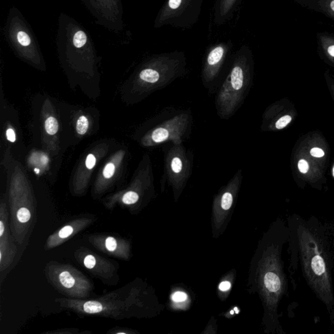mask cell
Segmentation results:
<instances>
[{"label":"cell","mask_w":334,"mask_h":334,"mask_svg":"<svg viewBox=\"0 0 334 334\" xmlns=\"http://www.w3.org/2000/svg\"><path fill=\"white\" fill-rule=\"evenodd\" d=\"M139 294L137 287L129 283L99 297L86 299L57 297L55 302L61 310L77 315L120 320L135 315L136 310L140 308Z\"/></svg>","instance_id":"1"},{"label":"cell","mask_w":334,"mask_h":334,"mask_svg":"<svg viewBox=\"0 0 334 334\" xmlns=\"http://www.w3.org/2000/svg\"><path fill=\"white\" fill-rule=\"evenodd\" d=\"M253 63L250 52L241 50L227 76L217 90L215 107L220 119L228 120L239 111L252 86Z\"/></svg>","instance_id":"2"},{"label":"cell","mask_w":334,"mask_h":334,"mask_svg":"<svg viewBox=\"0 0 334 334\" xmlns=\"http://www.w3.org/2000/svg\"><path fill=\"white\" fill-rule=\"evenodd\" d=\"M193 126L191 109L167 107L151 122L144 137L145 144L149 147L167 143L184 145L191 137Z\"/></svg>","instance_id":"3"},{"label":"cell","mask_w":334,"mask_h":334,"mask_svg":"<svg viewBox=\"0 0 334 334\" xmlns=\"http://www.w3.org/2000/svg\"><path fill=\"white\" fill-rule=\"evenodd\" d=\"M44 272L48 283L65 297L91 298L95 289L93 282L72 265L50 261Z\"/></svg>","instance_id":"4"},{"label":"cell","mask_w":334,"mask_h":334,"mask_svg":"<svg viewBox=\"0 0 334 334\" xmlns=\"http://www.w3.org/2000/svg\"><path fill=\"white\" fill-rule=\"evenodd\" d=\"M163 177L175 189H180L193 172L194 154L184 145L167 143L164 149Z\"/></svg>","instance_id":"5"},{"label":"cell","mask_w":334,"mask_h":334,"mask_svg":"<svg viewBox=\"0 0 334 334\" xmlns=\"http://www.w3.org/2000/svg\"><path fill=\"white\" fill-rule=\"evenodd\" d=\"M75 260L93 277L105 285H116L120 281L118 263L105 258L85 247L74 252Z\"/></svg>","instance_id":"6"},{"label":"cell","mask_w":334,"mask_h":334,"mask_svg":"<svg viewBox=\"0 0 334 334\" xmlns=\"http://www.w3.org/2000/svg\"><path fill=\"white\" fill-rule=\"evenodd\" d=\"M12 235L9 221V212L5 203L0 205V272L1 279L10 268L16 258L18 248Z\"/></svg>","instance_id":"7"},{"label":"cell","mask_w":334,"mask_h":334,"mask_svg":"<svg viewBox=\"0 0 334 334\" xmlns=\"http://www.w3.org/2000/svg\"><path fill=\"white\" fill-rule=\"evenodd\" d=\"M227 52V47L222 44L211 49L206 56L201 72V80L209 93L216 92L222 84L223 67Z\"/></svg>","instance_id":"8"},{"label":"cell","mask_w":334,"mask_h":334,"mask_svg":"<svg viewBox=\"0 0 334 334\" xmlns=\"http://www.w3.org/2000/svg\"><path fill=\"white\" fill-rule=\"evenodd\" d=\"M88 242L109 256L127 260L130 257V243L128 240L111 234L94 233L88 237Z\"/></svg>","instance_id":"9"},{"label":"cell","mask_w":334,"mask_h":334,"mask_svg":"<svg viewBox=\"0 0 334 334\" xmlns=\"http://www.w3.org/2000/svg\"><path fill=\"white\" fill-rule=\"evenodd\" d=\"M95 221V216L91 214L82 215L73 219L48 237L44 245V249L49 251L60 246L79 232L92 225Z\"/></svg>","instance_id":"10"},{"label":"cell","mask_w":334,"mask_h":334,"mask_svg":"<svg viewBox=\"0 0 334 334\" xmlns=\"http://www.w3.org/2000/svg\"><path fill=\"white\" fill-rule=\"evenodd\" d=\"M264 285L268 291L276 293L281 288V281L276 274L268 272L264 276Z\"/></svg>","instance_id":"11"},{"label":"cell","mask_w":334,"mask_h":334,"mask_svg":"<svg viewBox=\"0 0 334 334\" xmlns=\"http://www.w3.org/2000/svg\"><path fill=\"white\" fill-rule=\"evenodd\" d=\"M316 5L319 7L318 9L323 11L325 14L334 20V0H317Z\"/></svg>","instance_id":"12"},{"label":"cell","mask_w":334,"mask_h":334,"mask_svg":"<svg viewBox=\"0 0 334 334\" xmlns=\"http://www.w3.org/2000/svg\"><path fill=\"white\" fill-rule=\"evenodd\" d=\"M320 45L326 50L328 55L334 58V37L326 35L320 36Z\"/></svg>","instance_id":"13"},{"label":"cell","mask_w":334,"mask_h":334,"mask_svg":"<svg viewBox=\"0 0 334 334\" xmlns=\"http://www.w3.org/2000/svg\"><path fill=\"white\" fill-rule=\"evenodd\" d=\"M312 268L316 275L322 276L326 271L324 259L319 255H316L312 259Z\"/></svg>","instance_id":"14"},{"label":"cell","mask_w":334,"mask_h":334,"mask_svg":"<svg viewBox=\"0 0 334 334\" xmlns=\"http://www.w3.org/2000/svg\"><path fill=\"white\" fill-rule=\"evenodd\" d=\"M45 128L46 131L49 135H55L58 130V122L54 117H49L45 121Z\"/></svg>","instance_id":"15"},{"label":"cell","mask_w":334,"mask_h":334,"mask_svg":"<svg viewBox=\"0 0 334 334\" xmlns=\"http://www.w3.org/2000/svg\"><path fill=\"white\" fill-rule=\"evenodd\" d=\"M87 42V36L83 31H78L74 37V45L76 48L80 49L86 45Z\"/></svg>","instance_id":"16"},{"label":"cell","mask_w":334,"mask_h":334,"mask_svg":"<svg viewBox=\"0 0 334 334\" xmlns=\"http://www.w3.org/2000/svg\"><path fill=\"white\" fill-rule=\"evenodd\" d=\"M89 122L86 117L80 116L76 123V131L79 135H84L87 132Z\"/></svg>","instance_id":"17"},{"label":"cell","mask_w":334,"mask_h":334,"mask_svg":"<svg viewBox=\"0 0 334 334\" xmlns=\"http://www.w3.org/2000/svg\"><path fill=\"white\" fill-rule=\"evenodd\" d=\"M90 333V332H81L78 328H63V329H57L53 330V331H48L43 332V334H78Z\"/></svg>","instance_id":"18"},{"label":"cell","mask_w":334,"mask_h":334,"mask_svg":"<svg viewBox=\"0 0 334 334\" xmlns=\"http://www.w3.org/2000/svg\"><path fill=\"white\" fill-rule=\"evenodd\" d=\"M237 0H222L220 4V14L222 16H225L232 8Z\"/></svg>","instance_id":"19"},{"label":"cell","mask_w":334,"mask_h":334,"mask_svg":"<svg viewBox=\"0 0 334 334\" xmlns=\"http://www.w3.org/2000/svg\"><path fill=\"white\" fill-rule=\"evenodd\" d=\"M17 40L23 47H28L31 44L30 36L24 32H19L17 34Z\"/></svg>","instance_id":"20"},{"label":"cell","mask_w":334,"mask_h":334,"mask_svg":"<svg viewBox=\"0 0 334 334\" xmlns=\"http://www.w3.org/2000/svg\"><path fill=\"white\" fill-rule=\"evenodd\" d=\"M292 118L289 115H286V116H282L280 118L279 120H277L276 122L275 127L278 130H282V129L285 128L290 122H291Z\"/></svg>","instance_id":"21"},{"label":"cell","mask_w":334,"mask_h":334,"mask_svg":"<svg viewBox=\"0 0 334 334\" xmlns=\"http://www.w3.org/2000/svg\"><path fill=\"white\" fill-rule=\"evenodd\" d=\"M115 172V166L113 163H109L105 167L103 170V176L106 179H110L114 175Z\"/></svg>","instance_id":"22"},{"label":"cell","mask_w":334,"mask_h":334,"mask_svg":"<svg viewBox=\"0 0 334 334\" xmlns=\"http://www.w3.org/2000/svg\"><path fill=\"white\" fill-rule=\"evenodd\" d=\"M187 298V294L183 293V292H176L172 295V300L176 302H184Z\"/></svg>","instance_id":"23"},{"label":"cell","mask_w":334,"mask_h":334,"mask_svg":"<svg viewBox=\"0 0 334 334\" xmlns=\"http://www.w3.org/2000/svg\"><path fill=\"white\" fill-rule=\"evenodd\" d=\"M131 333L132 332L130 329L123 327H118V326L111 328V329L109 330V331L107 332V334H129Z\"/></svg>","instance_id":"24"},{"label":"cell","mask_w":334,"mask_h":334,"mask_svg":"<svg viewBox=\"0 0 334 334\" xmlns=\"http://www.w3.org/2000/svg\"><path fill=\"white\" fill-rule=\"evenodd\" d=\"M96 159L95 156L92 154H89L86 157V166L88 169H92L95 167Z\"/></svg>","instance_id":"25"},{"label":"cell","mask_w":334,"mask_h":334,"mask_svg":"<svg viewBox=\"0 0 334 334\" xmlns=\"http://www.w3.org/2000/svg\"><path fill=\"white\" fill-rule=\"evenodd\" d=\"M298 168L299 171L303 174L306 173L309 170V165L308 162L304 159H301L298 162Z\"/></svg>","instance_id":"26"},{"label":"cell","mask_w":334,"mask_h":334,"mask_svg":"<svg viewBox=\"0 0 334 334\" xmlns=\"http://www.w3.org/2000/svg\"><path fill=\"white\" fill-rule=\"evenodd\" d=\"M311 155L315 157H322L324 155V151L318 148H314L310 151Z\"/></svg>","instance_id":"27"},{"label":"cell","mask_w":334,"mask_h":334,"mask_svg":"<svg viewBox=\"0 0 334 334\" xmlns=\"http://www.w3.org/2000/svg\"><path fill=\"white\" fill-rule=\"evenodd\" d=\"M6 136L7 140L11 143H14L16 141V135H15V132L12 129L9 128L7 130Z\"/></svg>","instance_id":"28"},{"label":"cell","mask_w":334,"mask_h":334,"mask_svg":"<svg viewBox=\"0 0 334 334\" xmlns=\"http://www.w3.org/2000/svg\"><path fill=\"white\" fill-rule=\"evenodd\" d=\"M230 287H231V285H230V282L223 281L220 283L219 289L222 291H226L230 289Z\"/></svg>","instance_id":"29"},{"label":"cell","mask_w":334,"mask_h":334,"mask_svg":"<svg viewBox=\"0 0 334 334\" xmlns=\"http://www.w3.org/2000/svg\"><path fill=\"white\" fill-rule=\"evenodd\" d=\"M35 172L36 174H39L40 173L39 169H38V168H35Z\"/></svg>","instance_id":"30"},{"label":"cell","mask_w":334,"mask_h":334,"mask_svg":"<svg viewBox=\"0 0 334 334\" xmlns=\"http://www.w3.org/2000/svg\"></svg>","instance_id":"31"}]
</instances>
